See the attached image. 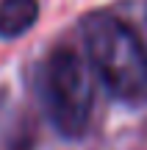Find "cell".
Masks as SVG:
<instances>
[{"label":"cell","instance_id":"cell-1","mask_svg":"<svg viewBox=\"0 0 147 150\" xmlns=\"http://www.w3.org/2000/svg\"><path fill=\"white\" fill-rule=\"evenodd\" d=\"M89 64L111 97L128 106H147V45L111 11H92L81 20Z\"/></svg>","mask_w":147,"mask_h":150},{"label":"cell","instance_id":"cell-2","mask_svg":"<svg viewBox=\"0 0 147 150\" xmlns=\"http://www.w3.org/2000/svg\"><path fill=\"white\" fill-rule=\"evenodd\" d=\"M44 114L64 139H81L89 131L94 108V86L89 64L72 47H56L39 78Z\"/></svg>","mask_w":147,"mask_h":150},{"label":"cell","instance_id":"cell-3","mask_svg":"<svg viewBox=\"0 0 147 150\" xmlns=\"http://www.w3.org/2000/svg\"><path fill=\"white\" fill-rule=\"evenodd\" d=\"M0 150H33L31 120L8 100H0Z\"/></svg>","mask_w":147,"mask_h":150},{"label":"cell","instance_id":"cell-4","mask_svg":"<svg viewBox=\"0 0 147 150\" xmlns=\"http://www.w3.org/2000/svg\"><path fill=\"white\" fill-rule=\"evenodd\" d=\"M39 17V0H0V36L17 39L33 28Z\"/></svg>","mask_w":147,"mask_h":150},{"label":"cell","instance_id":"cell-5","mask_svg":"<svg viewBox=\"0 0 147 150\" xmlns=\"http://www.w3.org/2000/svg\"><path fill=\"white\" fill-rule=\"evenodd\" d=\"M144 20H147V8H144Z\"/></svg>","mask_w":147,"mask_h":150}]
</instances>
